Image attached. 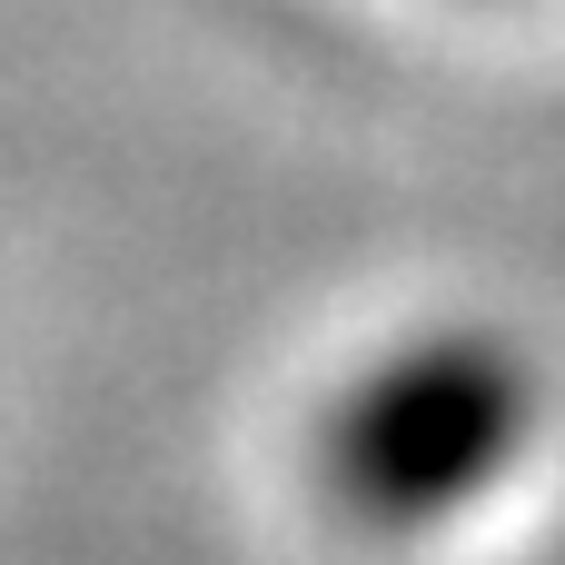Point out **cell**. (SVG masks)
I'll return each mask as SVG.
<instances>
[{
  "label": "cell",
  "instance_id": "1",
  "mask_svg": "<svg viewBox=\"0 0 565 565\" xmlns=\"http://www.w3.org/2000/svg\"><path fill=\"white\" fill-rule=\"evenodd\" d=\"M536 437V367L497 328H427L348 377L318 427V477L338 516L417 536L477 507Z\"/></svg>",
  "mask_w": 565,
  "mask_h": 565
}]
</instances>
